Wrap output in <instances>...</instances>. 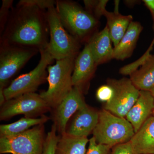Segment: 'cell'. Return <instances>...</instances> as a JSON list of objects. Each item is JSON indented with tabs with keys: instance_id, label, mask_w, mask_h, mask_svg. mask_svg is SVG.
<instances>
[{
	"instance_id": "6da1fadb",
	"label": "cell",
	"mask_w": 154,
	"mask_h": 154,
	"mask_svg": "<svg viewBox=\"0 0 154 154\" xmlns=\"http://www.w3.org/2000/svg\"><path fill=\"white\" fill-rule=\"evenodd\" d=\"M46 11L34 6L18 5L11 10L0 44L45 49L49 41Z\"/></svg>"
},
{
	"instance_id": "7a4b0ae2",
	"label": "cell",
	"mask_w": 154,
	"mask_h": 154,
	"mask_svg": "<svg viewBox=\"0 0 154 154\" xmlns=\"http://www.w3.org/2000/svg\"><path fill=\"white\" fill-rule=\"evenodd\" d=\"M55 7L63 27L81 43H88L98 32L99 20L77 3L58 0L56 1Z\"/></svg>"
},
{
	"instance_id": "3957f363",
	"label": "cell",
	"mask_w": 154,
	"mask_h": 154,
	"mask_svg": "<svg viewBox=\"0 0 154 154\" xmlns=\"http://www.w3.org/2000/svg\"><path fill=\"white\" fill-rule=\"evenodd\" d=\"M50 35L46 51L55 60L76 58L80 53L81 43L71 35L63 25L55 6L45 12Z\"/></svg>"
},
{
	"instance_id": "277c9868",
	"label": "cell",
	"mask_w": 154,
	"mask_h": 154,
	"mask_svg": "<svg viewBox=\"0 0 154 154\" xmlns=\"http://www.w3.org/2000/svg\"><path fill=\"white\" fill-rule=\"evenodd\" d=\"M92 133L97 143L112 148L130 141L135 131L126 118L119 117L103 109L99 111L98 123Z\"/></svg>"
},
{
	"instance_id": "5b68a950",
	"label": "cell",
	"mask_w": 154,
	"mask_h": 154,
	"mask_svg": "<svg viewBox=\"0 0 154 154\" xmlns=\"http://www.w3.org/2000/svg\"><path fill=\"white\" fill-rule=\"evenodd\" d=\"M76 58H67L56 60L47 70L48 89L40 95L51 109H54L70 92L72 88V75Z\"/></svg>"
},
{
	"instance_id": "8992f818",
	"label": "cell",
	"mask_w": 154,
	"mask_h": 154,
	"mask_svg": "<svg viewBox=\"0 0 154 154\" xmlns=\"http://www.w3.org/2000/svg\"><path fill=\"white\" fill-rule=\"evenodd\" d=\"M39 52L41 57L36 67L15 79L4 89L6 101L24 94L35 93L38 87L47 81L46 69L54 59L45 49L42 50Z\"/></svg>"
},
{
	"instance_id": "52a82bcc",
	"label": "cell",
	"mask_w": 154,
	"mask_h": 154,
	"mask_svg": "<svg viewBox=\"0 0 154 154\" xmlns=\"http://www.w3.org/2000/svg\"><path fill=\"white\" fill-rule=\"evenodd\" d=\"M45 137L44 124L11 137H0L1 154H42Z\"/></svg>"
},
{
	"instance_id": "ba28073f",
	"label": "cell",
	"mask_w": 154,
	"mask_h": 154,
	"mask_svg": "<svg viewBox=\"0 0 154 154\" xmlns=\"http://www.w3.org/2000/svg\"><path fill=\"white\" fill-rule=\"evenodd\" d=\"M38 50L10 45H0V88H7L9 81Z\"/></svg>"
},
{
	"instance_id": "9c48e42d",
	"label": "cell",
	"mask_w": 154,
	"mask_h": 154,
	"mask_svg": "<svg viewBox=\"0 0 154 154\" xmlns=\"http://www.w3.org/2000/svg\"><path fill=\"white\" fill-rule=\"evenodd\" d=\"M51 110L40 94L30 93L6 101L1 106L0 119L7 120L20 114L25 117L37 118Z\"/></svg>"
},
{
	"instance_id": "30bf717a",
	"label": "cell",
	"mask_w": 154,
	"mask_h": 154,
	"mask_svg": "<svg viewBox=\"0 0 154 154\" xmlns=\"http://www.w3.org/2000/svg\"><path fill=\"white\" fill-rule=\"evenodd\" d=\"M107 85L113 88V95L110 101L105 103V110L116 116L125 118L139 96L140 91L130 79H109Z\"/></svg>"
},
{
	"instance_id": "8fae6325",
	"label": "cell",
	"mask_w": 154,
	"mask_h": 154,
	"mask_svg": "<svg viewBox=\"0 0 154 154\" xmlns=\"http://www.w3.org/2000/svg\"><path fill=\"white\" fill-rule=\"evenodd\" d=\"M83 94L79 89L73 87L66 97L52 109L53 124L59 135L66 133L70 119L75 113L87 105Z\"/></svg>"
},
{
	"instance_id": "7c38bea8",
	"label": "cell",
	"mask_w": 154,
	"mask_h": 154,
	"mask_svg": "<svg viewBox=\"0 0 154 154\" xmlns=\"http://www.w3.org/2000/svg\"><path fill=\"white\" fill-rule=\"evenodd\" d=\"M98 66L92 55L88 44L75 60L72 75L73 86L79 89L84 94Z\"/></svg>"
},
{
	"instance_id": "4fadbf2b",
	"label": "cell",
	"mask_w": 154,
	"mask_h": 154,
	"mask_svg": "<svg viewBox=\"0 0 154 154\" xmlns=\"http://www.w3.org/2000/svg\"><path fill=\"white\" fill-rule=\"evenodd\" d=\"M99 116V111L87 105L72 117L66 133L74 136L88 137L96 128Z\"/></svg>"
},
{
	"instance_id": "5bb4252c",
	"label": "cell",
	"mask_w": 154,
	"mask_h": 154,
	"mask_svg": "<svg viewBox=\"0 0 154 154\" xmlns=\"http://www.w3.org/2000/svg\"><path fill=\"white\" fill-rule=\"evenodd\" d=\"M154 109V97L150 91H140L139 96L134 105L127 114L125 118L134 129L135 133L152 114Z\"/></svg>"
},
{
	"instance_id": "9a60e30c",
	"label": "cell",
	"mask_w": 154,
	"mask_h": 154,
	"mask_svg": "<svg viewBox=\"0 0 154 154\" xmlns=\"http://www.w3.org/2000/svg\"><path fill=\"white\" fill-rule=\"evenodd\" d=\"M111 42L109 29L106 25L102 31L94 34L87 43L97 65L113 59V48Z\"/></svg>"
},
{
	"instance_id": "2e32d148",
	"label": "cell",
	"mask_w": 154,
	"mask_h": 154,
	"mask_svg": "<svg viewBox=\"0 0 154 154\" xmlns=\"http://www.w3.org/2000/svg\"><path fill=\"white\" fill-rule=\"evenodd\" d=\"M143 30V27L140 22H131L118 45L113 48V59L124 60L131 57Z\"/></svg>"
},
{
	"instance_id": "e0dca14e",
	"label": "cell",
	"mask_w": 154,
	"mask_h": 154,
	"mask_svg": "<svg viewBox=\"0 0 154 154\" xmlns=\"http://www.w3.org/2000/svg\"><path fill=\"white\" fill-rule=\"evenodd\" d=\"M130 142L137 154H154V116L145 122Z\"/></svg>"
},
{
	"instance_id": "ac0fdd59",
	"label": "cell",
	"mask_w": 154,
	"mask_h": 154,
	"mask_svg": "<svg viewBox=\"0 0 154 154\" xmlns=\"http://www.w3.org/2000/svg\"><path fill=\"white\" fill-rule=\"evenodd\" d=\"M103 16L107 19V26L111 41L114 47H116L126 33L133 18L131 15L124 16L118 12H109L106 10Z\"/></svg>"
},
{
	"instance_id": "d6986e66",
	"label": "cell",
	"mask_w": 154,
	"mask_h": 154,
	"mask_svg": "<svg viewBox=\"0 0 154 154\" xmlns=\"http://www.w3.org/2000/svg\"><path fill=\"white\" fill-rule=\"evenodd\" d=\"M130 76L138 90L150 91L154 86V55L149 56L139 69L131 73Z\"/></svg>"
},
{
	"instance_id": "ffe728a7",
	"label": "cell",
	"mask_w": 154,
	"mask_h": 154,
	"mask_svg": "<svg viewBox=\"0 0 154 154\" xmlns=\"http://www.w3.org/2000/svg\"><path fill=\"white\" fill-rule=\"evenodd\" d=\"M55 154H86L88 137L74 136L65 133L59 135Z\"/></svg>"
},
{
	"instance_id": "44dd1931",
	"label": "cell",
	"mask_w": 154,
	"mask_h": 154,
	"mask_svg": "<svg viewBox=\"0 0 154 154\" xmlns=\"http://www.w3.org/2000/svg\"><path fill=\"white\" fill-rule=\"evenodd\" d=\"M49 119L45 115L39 118H29L25 116L14 123L1 125L0 137L13 136L20 134L30 129L32 127L44 124Z\"/></svg>"
},
{
	"instance_id": "7402d4cb",
	"label": "cell",
	"mask_w": 154,
	"mask_h": 154,
	"mask_svg": "<svg viewBox=\"0 0 154 154\" xmlns=\"http://www.w3.org/2000/svg\"><path fill=\"white\" fill-rule=\"evenodd\" d=\"M108 2V1L106 0L84 1L86 11L93 15L98 20L104 15V12L106 10V5Z\"/></svg>"
},
{
	"instance_id": "603a6c76",
	"label": "cell",
	"mask_w": 154,
	"mask_h": 154,
	"mask_svg": "<svg viewBox=\"0 0 154 154\" xmlns=\"http://www.w3.org/2000/svg\"><path fill=\"white\" fill-rule=\"evenodd\" d=\"M57 132L56 127L53 124L51 130L45 137L43 151L42 154H55L56 148L59 137V135H57Z\"/></svg>"
},
{
	"instance_id": "cb8c5ba5",
	"label": "cell",
	"mask_w": 154,
	"mask_h": 154,
	"mask_svg": "<svg viewBox=\"0 0 154 154\" xmlns=\"http://www.w3.org/2000/svg\"><path fill=\"white\" fill-rule=\"evenodd\" d=\"M13 0H3L0 9V34L2 35L8 20L11 10L13 8Z\"/></svg>"
},
{
	"instance_id": "d4e9b609",
	"label": "cell",
	"mask_w": 154,
	"mask_h": 154,
	"mask_svg": "<svg viewBox=\"0 0 154 154\" xmlns=\"http://www.w3.org/2000/svg\"><path fill=\"white\" fill-rule=\"evenodd\" d=\"M154 45V42H152L146 52L143 54L142 57L140 58V59L130 64L127 65L122 67L119 69V73L122 75H130L131 73L137 69L138 66H140L144 62L146 59L149 57V56L150 55V53L152 48Z\"/></svg>"
},
{
	"instance_id": "484cf974",
	"label": "cell",
	"mask_w": 154,
	"mask_h": 154,
	"mask_svg": "<svg viewBox=\"0 0 154 154\" xmlns=\"http://www.w3.org/2000/svg\"><path fill=\"white\" fill-rule=\"evenodd\" d=\"M56 1L53 0H21L17 5L34 6L46 11L51 7L55 6Z\"/></svg>"
},
{
	"instance_id": "4316f807",
	"label": "cell",
	"mask_w": 154,
	"mask_h": 154,
	"mask_svg": "<svg viewBox=\"0 0 154 154\" xmlns=\"http://www.w3.org/2000/svg\"><path fill=\"white\" fill-rule=\"evenodd\" d=\"M89 143L86 154H110L111 152V147L97 143L93 137L90 139Z\"/></svg>"
},
{
	"instance_id": "83f0119b",
	"label": "cell",
	"mask_w": 154,
	"mask_h": 154,
	"mask_svg": "<svg viewBox=\"0 0 154 154\" xmlns=\"http://www.w3.org/2000/svg\"><path fill=\"white\" fill-rule=\"evenodd\" d=\"M113 95V88L107 84L99 87L96 93L97 99L100 102H105V103L111 100Z\"/></svg>"
},
{
	"instance_id": "f1b7e54d",
	"label": "cell",
	"mask_w": 154,
	"mask_h": 154,
	"mask_svg": "<svg viewBox=\"0 0 154 154\" xmlns=\"http://www.w3.org/2000/svg\"><path fill=\"white\" fill-rule=\"evenodd\" d=\"M110 154H137L130 141L113 147Z\"/></svg>"
},
{
	"instance_id": "f546056e",
	"label": "cell",
	"mask_w": 154,
	"mask_h": 154,
	"mask_svg": "<svg viewBox=\"0 0 154 154\" xmlns=\"http://www.w3.org/2000/svg\"><path fill=\"white\" fill-rule=\"evenodd\" d=\"M146 7L150 11L154 21V0H143V1Z\"/></svg>"
},
{
	"instance_id": "4dcf8cb0",
	"label": "cell",
	"mask_w": 154,
	"mask_h": 154,
	"mask_svg": "<svg viewBox=\"0 0 154 154\" xmlns=\"http://www.w3.org/2000/svg\"><path fill=\"white\" fill-rule=\"evenodd\" d=\"M4 89L0 88V105L2 106L6 101L5 97L4 94Z\"/></svg>"
},
{
	"instance_id": "1f68e13d",
	"label": "cell",
	"mask_w": 154,
	"mask_h": 154,
	"mask_svg": "<svg viewBox=\"0 0 154 154\" xmlns=\"http://www.w3.org/2000/svg\"><path fill=\"white\" fill-rule=\"evenodd\" d=\"M150 92H151V93L152 95V96H153L154 97V86L153 88H152V90H151Z\"/></svg>"
},
{
	"instance_id": "d6a6232c",
	"label": "cell",
	"mask_w": 154,
	"mask_h": 154,
	"mask_svg": "<svg viewBox=\"0 0 154 154\" xmlns=\"http://www.w3.org/2000/svg\"><path fill=\"white\" fill-rule=\"evenodd\" d=\"M153 30L154 31V21H153ZM153 40H154V38Z\"/></svg>"
},
{
	"instance_id": "836d02e7",
	"label": "cell",
	"mask_w": 154,
	"mask_h": 154,
	"mask_svg": "<svg viewBox=\"0 0 154 154\" xmlns=\"http://www.w3.org/2000/svg\"><path fill=\"white\" fill-rule=\"evenodd\" d=\"M152 114H153V116H154V109L153 112Z\"/></svg>"
}]
</instances>
